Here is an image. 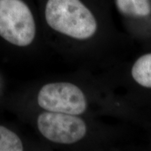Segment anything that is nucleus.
<instances>
[{
    "mask_svg": "<svg viewBox=\"0 0 151 151\" xmlns=\"http://www.w3.org/2000/svg\"><path fill=\"white\" fill-rule=\"evenodd\" d=\"M45 17L52 29L78 40L90 39L97 29L95 17L81 0H48Z\"/></svg>",
    "mask_w": 151,
    "mask_h": 151,
    "instance_id": "obj_1",
    "label": "nucleus"
},
{
    "mask_svg": "<svg viewBox=\"0 0 151 151\" xmlns=\"http://www.w3.org/2000/svg\"><path fill=\"white\" fill-rule=\"evenodd\" d=\"M36 35L35 19L22 0H0V36L16 46H27Z\"/></svg>",
    "mask_w": 151,
    "mask_h": 151,
    "instance_id": "obj_2",
    "label": "nucleus"
},
{
    "mask_svg": "<svg viewBox=\"0 0 151 151\" xmlns=\"http://www.w3.org/2000/svg\"><path fill=\"white\" fill-rule=\"evenodd\" d=\"M37 101L41 108L48 111L76 116L83 114L88 106L84 92L76 85L67 82L43 86L38 94Z\"/></svg>",
    "mask_w": 151,
    "mask_h": 151,
    "instance_id": "obj_3",
    "label": "nucleus"
},
{
    "mask_svg": "<svg viewBox=\"0 0 151 151\" xmlns=\"http://www.w3.org/2000/svg\"><path fill=\"white\" fill-rule=\"evenodd\" d=\"M40 133L48 140L60 144H73L86 135L87 125L76 115L48 111L37 118Z\"/></svg>",
    "mask_w": 151,
    "mask_h": 151,
    "instance_id": "obj_4",
    "label": "nucleus"
},
{
    "mask_svg": "<svg viewBox=\"0 0 151 151\" xmlns=\"http://www.w3.org/2000/svg\"><path fill=\"white\" fill-rule=\"evenodd\" d=\"M131 74L136 83L151 88V53L140 57L132 66Z\"/></svg>",
    "mask_w": 151,
    "mask_h": 151,
    "instance_id": "obj_5",
    "label": "nucleus"
},
{
    "mask_svg": "<svg viewBox=\"0 0 151 151\" xmlns=\"http://www.w3.org/2000/svg\"><path fill=\"white\" fill-rule=\"evenodd\" d=\"M116 5L120 12L127 16L144 17L151 11L149 0H116Z\"/></svg>",
    "mask_w": 151,
    "mask_h": 151,
    "instance_id": "obj_6",
    "label": "nucleus"
},
{
    "mask_svg": "<svg viewBox=\"0 0 151 151\" xmlns=\"http://www.w3.org/2000/svg\"><path fill=\"white\" fill-rule=\"evenodd\" d=\"M23 145L18 136L0 125V151H22Z\"/></svg>",
    "mask_w": 151,
    "mask_h": 151,
    "instance_id": "obj_7",
    "label": "nucleus"
}]
</instances>
